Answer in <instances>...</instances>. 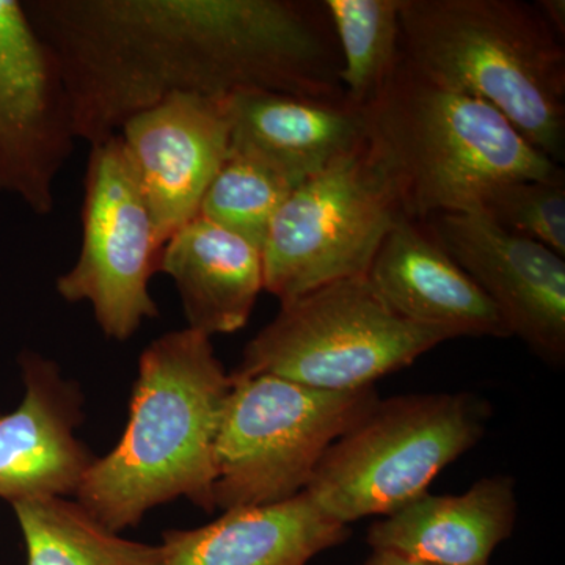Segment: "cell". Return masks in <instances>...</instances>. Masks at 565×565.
<instances>
[{
    "label": "cell",
    "mask_w": 565,
    "mask_h": 565,
    "mask_svg": "<svg viewBox=\"0 0 565 565\" xmlns=\"http://www.w3.org/2000/svg\"><path fill=\"white\" fill-rule=\"evenodd\" d=\"M24 7L61 62L74 131L90 147L174 93L344 98L323 2L31 0Z\"/></svg>",
    "instance_id": "obj_1"
},
{
    "label": "cell",
    "mask_w": 565,
    "mask_h": 565,
    "mask_svg": "<svg viewBox=\"0 0 565 565\" xmlns=\"http://www.w3.org/2000/svg\"><path fill=\"white\" fill-rule=\"evenodd\" d=\"M233 384L211 338L185 327L152 341L120 444L88 468L77 503L114 533L174 498L214 511L215 444Z\"/></svg>",
    "instance_id": "obj_2"
},
{
    "label": "cell",
    "mask_w": 565,
    "mask_h": 565,
    "mask_svg": "<svg viewBox=\"0 0 565 565\" xmlns=\"http://www.w3.org/2000/svg\"><path fill=\"white\" fill-rule=\"evenodd\" d=\"M362 111L367 148L412 221L478 211L497 185L563 170L500 111L426 76L404 54Z\"/></svg>",
    "instance_id": "obj_3"
},
{
    "label": "cell",
    "mask_w": 565,
    "mask_h": 565,
    "mask_svg": "<svg viewBox=\"0 0 565 565\" xmlns=\"http://www.w3.org/2000/svg\"><path fill=\"white\" fill-rule=\"evenodd\" d=\"M404 57L492 106L539 151L565 156L564 41L520 0H399Z\"/></svg>",
    "instance_id": "obj_4"
},
{
    "label": "cell",
    "mask_w": 565,
    "mask_h": 565,
    "mask_svg": "<svg viewBox=\"0 0 565 565\" xmlns=\"http://www.w3.org/2000/svg\"><path fill=\"white\" fill-rule=\"evenodd\" d=\"M490 416L489 403L471 393L379 399L327 449L305 492L348 526L393 514L481 441Z\"/></svg>",
    "instance_id": "obj_5"
},
{
    "label": "cell",
    "mask_w": 565,
    "mask_h": 565,
    "mask_svg": "<svg viewBox=\"0 0 565 565\" xmlns=\"http://www.w3.org/2000/svg\"><path fill=\"white\" fill-rule=\"evenodd\" d=\"M451 334L394 313L367 275L329 282L281 303L248 341L237 377L273 374L327 392L374 386Z\"/></svg>",
    "instance_id": "obj_6"
},
{
    "label": "cell",
    "mask_w": 565,
    "mask_h": 565,
    "mask_svg": "<svg viewBox=\"0 0 565 565\" xmlns=\"http://www.w3.org/2000/svg\"><path fill=\"white\" fill-rule=\"evenodd\" d=\"M233 375L215 444V509L305 492L327 449L377 403L374 386L327 392L273 374Z\"/></svg>",
    "instance_id": "obj_7"
},
{
    "label": "cell",
    "mask_w": 565,
    "mask_h": 565,
    "mask_svg": "<svg viewBox=\"0 0 565 565\" xmlns=\"http://www.w3.org/2000/svg\"><path fill=\"white\" fill-rule=\"evenodd\" d=\"M403 204L384 167L363 148L294 188L263 247L264 289L289 302L370 273Z\"/></svg>",
    "instance_id": "obj_8"
},
{
    "label": "cell",
    "mask_w": 565,
    "mask_h": 565,
    "mask_svg": "<svg viewBox=\"0 0 565 565\" xmlns=\"http://www.w3.org/2000/svg\"><path fill=\"white\" fill-rule=\"evenodd\" d=\"M81 218L79 256L58 277L57 291L68 302L90 303L106 337L129 340L158 316L148 285L161 248L118 134L92 147Z\"/></svg>",
    "instance_id": "obj_9"
},
{
    "label": "cell",
    "mask_w": 565,
    "mask_h": 565,
    "mask_svg": "<svg viewBox=\"0 0 565 565\" xmlns=\"http://www.w3.org/2000/svg\"><path fill=\"white\" fill-rule=\"evenodd\" d=\"M76 141L57 55L24 2L0 0V193L36 215L51 214L55 181Z\"/></svg>",
    "instance_id": "obj_10"
},
{
    "label": "cell",
    "mask_w": 565,
    "mask_h": 565,
    "mask_svg": "<svg viewBox=\"0 0 565 565\" xmlns=\"http://www.w3.org/2000/svg\"><path fill=\"white\" fill-rule=\"evenodd\" d=\"M118 137L162 248L199 215L232 151L226 96L174 93L129 117Z\"/></svg>",
    "instance_id": "obj_11"
},
{
    "label": "cell",
    "mask_w": 565,
    "mask_h": 565,
    "mask_svg": "<svg viewBox=\"0 0 565 565\" xmlns=\"http://www.w3.org/2000/svg\"><path fill=\"white\" fill-rule=\"evenodd\" d=\"M519 337L545 363L565 360V262L552 248L504 230L479 211L426 222Z\"/></svg>",
    "instance_id": "obj_12"
},
{
    "label": "cell",
    "mask_w": 565,
    "mask_h": 565,
    "mask_svg": "<svg viewBox=\"0 0 565 565\" xmlns=\"http://www.w3.org/2000/svg\"><path fill=\"white\" fill-rule=\"evenodd\" d=\"M21 366L24 399L0 418V498L13 504L76 494L96 460L74 435L79 392L36 353L25 352Z\"/></svg>",
    "instance_id": "obj_13"
},
{
    "label": "cell",
    "mask_w": 565,
    "mask_h": 565,
    "mask_svg": "<svg viewBox=\"0 0 565 565\" xmlns=\"http://www.w3.org/2000/svg\"><path fill=\"white\" fill-rule=\"evenodd\" d=\"M385 303L407 321L452 338H509L503 316L438 243L426 222L401 218L386 234L370 273Z\"/></svg>",
    "instance_id": "obj_14"
},
{
    "label": "cell",
    "mask_w": 565,
    "mask_h": 565,
    "mask_svg": "<svg viewBox=\"0 0 565 565\" xmlns=\"http://www.w3.org/2000/svg\"><path fill=\"white\" fill-rule=\"evenodd\" d=\"M226 104L232 150L266 163L294 188L366 147L363 111L345 98L245 90Z\"/></svg>",
    "instance_id": "obj_15"
},
{
    "label": "cell",
    "mask_w": 565,
    "mask_h": 565,
    "mask_svg": "<svg viewBox=\"0 0 565 565\" xmlns=\"http://www.w3.org/2000/svg\"><path fill=\"white\" fill-rule=\"evenodd\" d=\"M519 503L511 476L494 475L465 493H423L367 530L373 552L433 565H489L514 533Z\"/></svg>",
    "instance_id": "obj_16"
},
{
    "label": "cell",
    "mask_w": 565,
    "mask_h": 565,
    "mask_svg": "<svg viewBox=\"0 0 565 565\" xmlns=\"http://www.w3.org/2000/svg\"><path fill=\"white\" fill-rule=\"evenodd\" d=\"M351 530L307 492L280 503L234 508L195 530L167 531L162 565H308Z\"/></svg>",
    "instance_id": "obj_17"
},
{
    "label": "cell",
    "mask_w": 565,
    "mask_h": 565,
    "mask_svg": "<svg viewBox=\"0 0 565 565\" xmlns=\"http://www.w3.org/2000/svg\"><path fill=\"white\" fill-rule=\"evenodd\" d=\"M180 292L188 329L211 338L244 329L264 289L263 250L196 215L159 253Z\"/></svg>",
    "instance_id": "obj_18"
},
{
    "label": "cell",
    "mask_w": 565,
    "mask_h": 565,
    "mask_svg": "<svg viewBox=\"0 0 565 565\" xmlns=\"http://www.w3.org/2000/svg\"><path fill=\"white\" fill-rule=\"evenodd\" d=\"M28 565H162V546L122 539L63 497L17 501Z\"/></svg>",
    "instance_id": "obj_19"
},
{
    "label": "cell",
    "mask_w": 565,
    "mask_h": 565,
    "mask_svg": "<svg viewBox=\"0 0 565 565\" xmlns=\"http://www.w3.org/2000/svg\"><path fill=\"white\" fill-rule=\"evenodd\" d=\"M323 6L340 50L345 99L362 109L403 57L399 0H326Z\"/></svg>",
    "instance_id": "obj_20"
},
{
    "label": "cell",
    "mask_w": 565,
    "mask_h": 565,
    "mask_svg": "<svg viewBox=\"0 0 565 565\" xmlns=\"http://www.w3.org/2000/svg\"><path fill=\"white\" fill-rule=\"evenodd\" d=\"M292 191L291 182L269 166L232 150L211 182L199 215L263 250L270 223Z\"/></svg>",
    "instance_id": "obj_21"
},
{
    "label": "cell",
    "mask_w": 565,
    "mask_h": 565,
    "mask_svg": "<svg viewBox=\"0 0 565 565\" xmlns=\"http://www.w3.org/2000/svg\"><path fill=\"white\" fill-rule=\"evenodd\" d=\"M509 232L552 248L565 258V173L497 185L478 207Z\"/></svg>",
    "instance_id": "obj_22"
},
{
    "label": "cell",
    "mask_w": 565,
    "mask_h": 565,
    "mask_svg": "<svg viewBox=\"0 0 565 565\" xmlns=\"http://www.w3.org/2000/svg\"><path fill=\"white\" fill-rule=\"evenodd\" d=\"M539 11L546 21V24L553 29V32L564 41L565 36V2L564 0H539L535 2Z\"/></svg>",
    "instance_id": "obj_23"
},
{
    "label": "cell",
    "mask_w": 565,
    "mask_h": 565,
    "mask_svg": "<svg viewBox=\"0 0 565 565\" xmlns=\"http://www.w3.org/2000/svg\"><path fill=\"white\" fill-rule=\"evenodd\" d=\"M364 565H433L426 563H419V561L408 559L396 553L392 552H373V555L367 557Z\"/></svg>",
    "instance_id": "obj_24"
}]
</instances>
